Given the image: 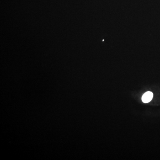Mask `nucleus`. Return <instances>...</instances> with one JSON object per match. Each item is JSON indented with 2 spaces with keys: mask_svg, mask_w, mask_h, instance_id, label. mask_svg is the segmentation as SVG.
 <instances>
[{
  "mask_svg": "<svg viewBox=\"0 0 160 160\" xmlns=\"http://www.w3.org/2000/svg\"><path fill=\"white\" fill-rule=\"evenodd\" d=\"M153 93L152 92L150 91H148L144 93L142 97V100L143 102L145 103H147L150 102V101L153 99Z\"/></svg>",
  "mask_w": 160,
  "mask_h": 160,
  "instance_id": "obj_1",
  "label": "nucleus"
}]
</instances>
